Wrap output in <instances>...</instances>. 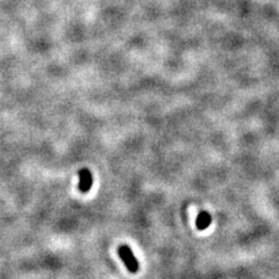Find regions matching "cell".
Returning <instances> with one entry per match:
<instances>
[{"label": "cell", "mask_w": 279, "mask_h": 279, "mask_svg": "<svg viewBox=\"0 0 279 279\" xmlns=\"http://www.w3.org/2000/svg\"><path fill=\"white\" fill-rule=\"evenodd\" d=\"M118 254L120 258L124 262L126 267H127L128 271L132 274H136L139 271V262L136 260V257L133 254V251L128 246H121L118 248Z\"/></svg>", "instance_id": "obj_1"}, {"label": "cell", "mask_w": 279, "mask_h": 279, "mask_svg": "<svg viewBox=\"0 0 279 279\" xmlns=\"http://www.w3.org/2000/svg\"><path fill=\"white\" fill-rule=\"evenodd\" d=\"M93 183V178L92 173L90 172L89 170L84 169L79 171V191L83 192V193H86L91 190V186H92Z\"/></svg>", "instance_id": "obj_2"}, {"label": "cell", "mask_w": 279, "mask_h": 279, "mask_svg": "<svg viewBox=\"0 0 279 279\" xmlns=\"http://www.w3.org/2000/svg\"><path fill=\"white\" fill-rule=\"evenodd\" d=\"M212 222V218L209 215V213L207 212H200L199 213L197 221H195V226L199 230H205L206 228H208L209 225Z\"/></svg>", "instance_id": "obj_3"}]
</instances>
